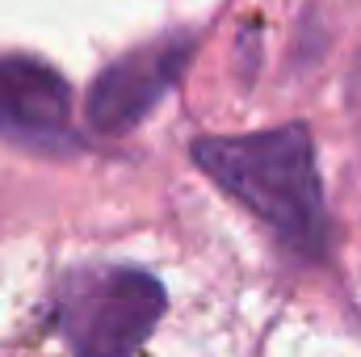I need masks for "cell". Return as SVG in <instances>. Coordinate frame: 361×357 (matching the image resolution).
<instances>
[{"instance_id":"cell-1","label":"cell","mask_w":361,"mask_h":357,"mask_svg":"<svg viewBox=\"0 0 361 357\" xmlns=\"http://www.w3.org/2000/svg\"><path fill=\"white\" fill-rule=\"evenodd\" d=\"M193 164L240 198L298 257H324L328 210L315 169V147L302 122L257 135H206L193 143Z\"/></svg>"},{"instance_id":"cell-2","label":"cell","mask_w":361,"mask_h":357,"mask_svg":"<svg viewBox=\"0 0 361 357\" xmlns=\"http://www.w3.org/2000/svg\"><path fill=\"white\" fill-rule=\"evenodd\" d=\"M164 286L130 265L72 269L55 294V320L76 357H135L164 315Z\"/></svg>"},{"instance_id":"cell-3","label":"cell","mask_w":361,"mask_h":357,"mask_svg":"<svg viewBox=\"0 0 361 357\" xmlns=\"http://www.w3.org/2000/svg\"><path fill=\"white\" fill-rule=\"evenodd\" d=\"M189 47H193L189 38H164L147 51H135V55L109 63L89 89V122L105 135L135 126L185 72Z\"/></svg>"},{"instance_id":"cell-4","label":"cell","mask_w":361,"mask_h":357,"mask_svg":"<svg viewBox=\"0 0 361 357\" xmlns=\"http://www.w3.org/2000/svg\"><path fill=\"white\" fill-rule=\"evenodd\" d=\"M68 105H72V92L55 68L25 55L0 59V131L4 135L30 139V143L63 139Z\"/></svg>"}]
</instances>
